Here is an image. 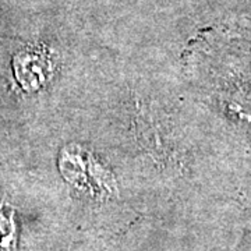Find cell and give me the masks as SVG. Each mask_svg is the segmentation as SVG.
Returning <instances> with one entry per match:
<instances>
[{
  "label": "cell",
  "instance_id": "obj_1",
  "mask_svg": "<svg viewBox=\"0 0 251 251\" xmlns=\"http://www.w3.org/2000/svg\"><path fill=\"white\" fill-rule=\"evenodd\" d=\"M46 57L39 50L27 49L16 56L14 73L24 87L32 88L41 84L46 73Z\"/></svg>",
  "mask_w": 251,
  "mask_h": 251
},
{
  "label": "cell",
  "instance_id": "obj_2",
  "mask_svg": "<svg viewBox=\"0 0 251 251\" xmlns=\"http://www.w3.org/2000/svg\"><path fill=\"white\" fill-rule=\"evenodd\" d=\"M16 243V225L11 212L0 209V250L11 251Z\"/></svg>",
  "mask_w": 251,
  "mask_h": 251
}]
</instances>
